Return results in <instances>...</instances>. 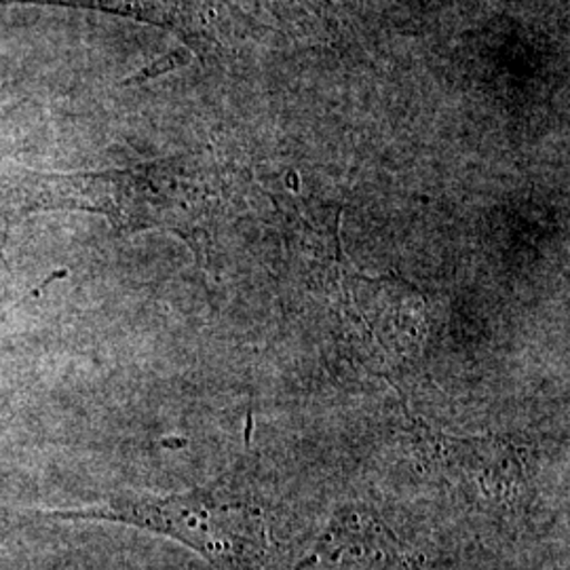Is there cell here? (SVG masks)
Listing matches in <instances>:
<instances>
[{"mask_svg": "<svg viewBox=\"0 0 570 570\" xmlns=\"http://www.w3.org/2000/svg\"><path fill=\"white\" fill-rule=\"evenodd\" d=\"M289 570H435L376 511L346 505L336 511L313 550Z\"/></svg>", "mask_w": 570, "mask_h": 570, "instance_id": "obj_3", "label": "cell"}, {"mask_svg": "<svg viewBox=\"0 0 570 570\" xmlns=\"http://www.w3.org/2000/svg\"><path fill=\"white\" fill-rule=\"evenodd\" d=\"M7 4L70 7L121 16L171 30L204 60L223 51V42L216 30V23L220 20L218 0H0V7Z\"/></svg>", "mask_w": 570, "mask_h": 570, "instance_id": "obj_4", "label": "cell"}, {"mask_svg": "<svg viewBox=\"0 0 570 570\" xmlns=\"http://www.w3.org/2000/svg\"><path fill=\"white\" fill-rule=\"evenodd\" d=\"M30 515L148 530L197 551L216 570H265L271 553L265 513L225 482L167 497L119 492L82 508L32 511Z\"/></svg>", "mask_w": 570, "mask_h": 570, "instance_id": "obj_2", "label": "cell"}, {"mask_svg": "<svg viewBox=\"0 0 570 570\" xmlns=\"http://www.w3.org/2000/svg\"><path fill=\"white\" fill-rule=\"evenodd\" d=\"M226 195L220 164L207 153H184L100 171L23 169L0 202L9 225L41 212H87L106 218L119 235L169 230L207 263Z\"/></svg>", "mask_w": 570, "mask_h": 570, "instance_id": "obj_1", "label": "cell"}]
</instances>
